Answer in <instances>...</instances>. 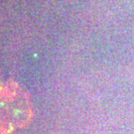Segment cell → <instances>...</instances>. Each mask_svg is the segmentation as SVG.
Wrapping results in <instances>:
<instances>
[{
    "mask_svg": "<svg viewBox=\"0 0 134 134\" xmlns=\"http://www.w3.org/2000/svg\"><path fill=\"white\" fill-rule=\"evenodd\" d=\"M31 114L29 97L21 87L12 82L0 86V134L22 127Z\"/></svg>",
    "mask_w": 134,
    "mask_h": 134,
    "instance_id": "1",
    "label": "cell"
}]
</instances>
